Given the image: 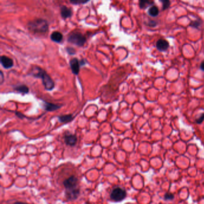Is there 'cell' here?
<instances>
[{"label": "cell", "mask_w": 204, "mask_h": 204, "mask_svg": "<svg viewBox=\"0 0 204 204\" xmlns=\"http://www.w3.org/2000/svg\"><path fill=\"white\" fill-rule=\"evenodd\" d=\"M65 188V195L68 200H75L80 194L78 180L75 176H71L63 181Z\"/></svg>", "instance_id": "6da1fadb"}, {"label": "cell", "mask_w": 204, "mask_h": 204, "mask_svg": "<svg viewBox=\"0 0 204 204\" xmlns=\"http://www.w3.org/2000/svg\"><path fill=\"white\" fill-rule=\"evenodd\" d=\"M29 74L36 78H39L42 80V84L45 90L50 91L54 87V82L50 75L43 69L39 66L32 68Z\"/></svg>", "instance_id": "7a4b0ae2"}, {"label": "cell", "mask_w": 204, "mask_h": 204, "mask_svg": "<svg viewBox=\"0 0 204 204\" xmlns=\"http://www.w3.org/2000/svg\"><path fill=\"white\" fill-rule=\"evenodd\" d=\"M28 28L34 33L44 34L48 30V24L46 20L36 19L31 20L28 23Z\"/></svg>", "instance_id": "3957f363"}, {"label": "cell", "mask_w": 204, "mask_h": 204, "mask_svg": "<svg viewBox=\"0 0 204 204\" xmlns=\"http://www.w3.org/2000/svg\"><path fill=\"white\" fill-rule=\"evenodd\" d=\"M68 41L79 47H82L86 42V38L81 33L75 32L70 34L68 37Z\"/></svg>", "instance_id": "277c9868"}, {"label": "cell", "mask_w": 204, "mask_h": 204, "mask_svg": "<svg viewBox=\"0 0 204 204\" xmlns=\"http://www.w3.org/2000/svg\"><path fill=\"white\" fill-rule=\"evenodd\" d=\"M126 191L120 187L114 188L110 194V198L115 202H120L123 200L126 197Z\"/></svg>", "instance_id": "5b68a950"}, {"label": "cell", "mask_w": 204, "mask_h": 204, "mask_svg": "<svg viewBox=\"0 0 204 204\" xmlns=\"http://www.w3.org/2000/svg\"><path fill=\"white\" fill-rule=\"evenodd\" d=\"M69 65L72 73L75 75H78L80 71V67L81 66L80 60L76 57L72 58L69 61Z\"/></svg>", "instance_id": "8992f818"}, {"label": "cell", "mask_w": 204, "mask_h": 204, "mask_svg": "<svg viewBox=\"0 0 204 204\" xmlns=\"http://www.w3.org/2000/svg\"><path fill=\"white\" fill-rule=\"evenodd\" d=\"M0 62L2 66L5 69H9L14 65L13 59L6 56H1L0 57Z\"/></svg>", "instance_id": "52a82bcc"}, {"label": "cell", "mask_w": 204, "mask_h": 204, "mask_svg": "<svg viewBox=\"0 0 204 204\" xmlns=\"http://www.w3.org/2000/svg\"><path fill=\"white\" fill-rule=\"evenodd\" d=\"M77 136L75 135H73L70 133H66L64 136V141L66 145L73 146L77 142Z\"/></svg>", "instance_id": "ba28073f"}, {"label": "cell", "mask_w": 204, "mask_h": 204, "mask_svg": "<svg viewBox=\"0 0 204 204\" xmlns=\"http://www.w3.org/2000/svg\"><path fill=\"white\" fill-rule=\"evenodd\" d=\"M169 46V42L164 39H159L156 42V47L157 48L162 51H166Z\"/></svg>", "instance_id": "9c48e42d"}, {"label": "cell", "mask_w": 204, "mask_h": 204, "mask_svg": "<svg viewBox=\"0 0 204 204\" xmlns=\"http://www.w3.org/2000/svg\"><path fill=\"white\" fill-rule=\"evenodd\" d=\"M72 10L65 5H62L60 7V14L62 18L64 19L69 18L72 16Z\"/></svg>", "instance_id": "30bf717a"}, {"label": "cell", "mask_w": 204, "mask_h": 204, "mask_svg": "<svg viewBox=\"0 0 204 204\" xmlns=\"http://www.w3.org/2000/svg\"><path fill=\"white\" fill-rule=\"evenodd\" d=\"M44 104H43V107L44 108L45 110L48 111H55L57 109H59L60 108H61V105H58L53 103H50L48 102H46V101H43Z\"/></svg>", "instance_id": "8fae6325"}, {"label": "cell", "mask_w": 204, "mask_h": 204, "mask_svg": "<svg viewBox=\"0 0 204 204\" xmlns=\"http://www.w3.org/2000/svg\"><path fill=\"white\" fill-rule=\"evenodd\" d=\"M51 39L57 43L60 42L63 39V35L59 31H54L50 35Z\"/></svg>", "instance_id": "7c38bea8"}, {"label": "cell", "mask_w": 204, "mask_h": 204, "mask_svg": "<svg viewBox=\"0 0 204 204\" xmlns=\"http://www.w3.org/2000/svg\"><path fill=\"white\" fill-rule=\"evenodd\" d=\"M14 89L17 92H19L21 93L26 94L29 92V87L25 84H20L18 86H16L14 87Z\"/></svg>", "instance_id": "4fadbf2b"}, {"label": "cell", "mask_w": 204, "mask_h": 204, "mask_svg": "<svg viewBox=\"0 0 204 204\" xmlns=\"http://www.w3.org/2000/svg\"><path fill=\"white\" fill-rule=\"evenodd\" d=\"M58 120L61 123H66L71 121L73 119V116L72 114H66L61 115L57 117Z\"/></svg>", "instance_id": "5bb4252c"}, {"label": "cell", "mask_w": 204, "mask_h": 204, "mask_svg": "<svg viewBox=\"0 0 204 204\" xmlns=\"http://www.w3.org/2000/svg\"><path fill=\"white\" fill-rule=\"evenodd\" d=\"M148 13L149 14L150 16L152 17H156L157 16L159 13V8H157V6L153 5L151 6L148 10Z\"/></svg>", "instance_id": "9a60e30c"}, {"label": "cell", "mask_w": 204, "mask_h": 204, "mask_svg": "<svg viewBox=\"0 0 204 204\" xmlns=\"http://www.w3.org/2000/svg\"><path fill=\"white\" fill-rule=\"evenodd\" d=\"M154 2L151 1H144V0H141L139 1V7L141 9H144L146 8L147 7H148V6L153 4Z\"/></svg>", "instance_id": "2e32d148"}, {"label": "cell", "mask_w": 204, "mask_h": 204, "mask_svg": "<svg viewBox=\"0 0 204 204\" xmlns=\"http://www.w3.org/2000/svg\"><path fill=\"white\" fill-rule=\"evenodd\" d=\"M202 23V22L200 19H197V20H194L192 22H191L190 24V26L193 27V28H198L201 25Z\"/></svg>", "instance_id": "e0dca14e"}, {"label": "cell", "mask_w": 204, "mask_h": 204, "mask_svg": "<svg viewBox=\"0 0 204 204\" xmlns=\"http://www.w3.org/2000/svg\"><path fill=\"white\" fill-rule=\"evenodd\" d=\"M160 1L162 2L163 5V10L168 9L170 4V2L168 0H160Z\"/></svg>", "instance_id": "ac0fdd59"}, {"label": "cell", "mask_w": 204, "mask_h": 204, "mask_svg": "<svg viewBox=\"0 0 204 204\" xmlns=\"http://www.w3.org/2000/svg\"><path fill=\"white\" fill-rule=\"evenodd\" d=\"M89 1H81V0H74V1H70V2L74 5H78V4H83L88 2Z\"/></svg>", "instance_id": "d6986e66"}, {"label": "cell", "mask_w": 204, "mask_h": 204, "mask_svg": "<svg viewBox=\"0 0 204 204\" xmlns=\"http://www.w3.org/2000/svg\"><path fill=\"white\" fill-rule=\"evenodd\" d=\"M66 51L69 54H75V50L72 47H66Z\"/></svg>", "instance_id": "ffe728a7"}, {"label": "cell", "mask_w": 204, "mask_h": 204, "mask_svg": "<svg viewBox=\"0 0 204 204\" xmlns=\"http://www.w3.org/2000/svg\"><path fill=\"white\" fill-rule=\"evenodd\" d=\"M203 120H204V113H202V114H201V115H200L199 118H196V121L197 123L200 124Z\"/></svg>", "instance_id": "44dd1931"}, {"label": "cell", "mask_w": 204, "mask_h": 204, "mask_svg": "<svg viewBox=\"0 0 204 204\" xmlns=\"http://www.w3.org/2000/svg\"><path fill=\"white\" fill-rule=\"evenodd\" d=\"M173 198V195L172 194H166L165 196V199H166V200H168V199L171 200Z\"/></svg>", "instance_id": "7402d4cb"}, {"label": "cell", "mask_w": 204, "mask_h": 204, "mask_svg": "<svg viewBox=\"0 0 204 204\" xmlns=\"http://www.w3.org/2000/svg\"><path fill=\"white\" fill-rule=\"evenodd\" d=\"M15 114H16V116H17L18 117H19V118H21V119H22V118H23L25 117V115H24L23 114H22L21 112H20L16 111V112H15Z\"/></svg>", "instance_id": "603a6c76"}, {"label": "cell", "mask_w": 204, "mask_h": 204, "mask_svg": "<svg viewBox=\"0 0 204 204\" xmlns=\"http://www.w3.org/2000/svg\"><path fill=\"white\" fill-rule=\"evenodd\" d=\"M148 25L150 26H151V27L155 26L156 25V22L155 21H153V20H151V21H150L148 22Z\"/></svg>", "instance_id": "cb8c5ba5"}, {"label": "cell", "mask_w": 204, "mask_h": 204, "mask_svg": "<svg viewBox=\"0 0 204 204\" xmlns=\"http://www.w3.org/2000/svg\"><path fill=\"white\" fill-rule=\"evenodd\" d=\"M0 73H1V78H0V81H1V84H2L3 81H4V75H3V72L2 71H0Z\"/></svg>", "instance_id": "d4e9b609"}, {"label": "cell", "mask_w": 204, "mask_h": 204, "mask_svg": "<svg viewBox=\"0 0 204 204\" xmlns=\"http://www.w3.org/2000/svg\"><path fill=\"white\" fill-rule=\"evenodd\" d=\"M80 63L81 66H83L86 63V60L85 59H82L81 60H80Z\"/></svg>", "instance_id": "484cf974"}, {"label": "cell", "mask_w": 204, "mask_h": 204, "mask_svg": "<svg viewBox=\"0 0 204 204\" xmlns=\"http://www.w3.org/2000/svg\"><path fill=\"white\" fill-rule=\"evenodd\" d=\"M200 69L204 71V60H203L200 64Z\"/></svg>", "instance_id": "4316f807"}, {"label": "cell", "mask_w": 204, "mask_h": 204, "mask_svg": "<svg viewBox=\"0 0 204 204\" xmlns=\"http://www.w3.org/2000/svg\"><path fill=\"white\" fill-rule=\"evenodd\" d=\"M14 204H28V203H23V202H16V203H14Z\"/></svg>", "instance_id": "83f0119b"}]
</instances>
